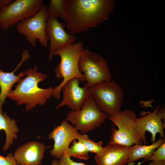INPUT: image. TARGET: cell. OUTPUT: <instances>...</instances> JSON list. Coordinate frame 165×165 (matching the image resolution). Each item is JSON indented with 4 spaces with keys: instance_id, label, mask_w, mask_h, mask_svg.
<instances>
[{
    "instance_id": "1",
    "label": "cell",
    "mask_w": 165,
    "mask_h": 165,
    "mask_svg": "<svg viewBox=\"0 0 165 165\" xmlns=\"http://www.w3.org/2000/svg\"><path fill=\"white\" fill-rule=\"evenodd\" d=\"M114 5L113 0H65V27L74 35L87 31L107 20Z\"/></svg>"
},
{
    "instance_id": "2",
    "label": "cell",
    "mask_w": 165,
    "mask_h": 165,
    "mask_svg": "<svg viewBox=\"0 0 165 165\" xmlns=\"http://www.w3.org/2000/svg\"><path fill=\"white\" fill-rule=\"evenodd\" d=\"M24 72L26 77L18 81L8 97L16 102L17 105L25 104V109L28 111L38 105L45 104L52 96L53 88L42 89L38 86V83L45 80L47 75L38 72L36 65Z\"/></svg>"
},
{
    "instance_id": "3",
    "label": "cell",
    "mask_w": 165,
    "mask_h": 165,
    "mask_svg": "<svg viewBox=\"0 0 165 165\" xmlns=\"http://www.w3.org/2000/svg\"><path fill=\"white\" fill-rule=\"evenodd\" d=\"M84 49L83 42L79 41L58 48L54 52L53 56L58 55L61 58L60 63L55 69L56 76L58 79H63L60 84L53 88L52 96L55 98L60 99L62 87L69 79L76 78L81 82L85 81V77L79 71L78 66L80 56Z\"/></svg>"
},
{
    "instance_id": "4",
    "label": "cell",
    "mask_w": 165,
    "mask_h": 165,
    "mask_svg": "<svg viewBox=\"0 0 165 165\" xmlns=\"http://www.w3.org/2000/svg\"><path fill=\"white\" fill-rule=\"evenodd\" d=\"M137 117L132 109H125L108 117L118 129L112 127L109 142L119 144L128 147L143 143L138 127L135 121Z\"/></svg>"
},
{
    "instance_id": "5",
    "label": "cell",
    "mask_w": 165,
    "mask_h": 165,
    "mask_svg": "<svg viewBox=\"0 0 165 165\" xmlns=\"http://www.w3.org/2000/svg\"><path fill=\"white\" fill-rule=\"evenodd\" d=\"M90 89L94 101L108 117L121 111L124 91L119 83L112 80L103 81Z\"/></svg>"
},
{
    "instance_id": "6",
    "label": "cell",
    "mask_w": 165,
    "mask_h": 165,
    "mask_svg": "<svg viewBox=\"0 0 165 165\" xmlns=\"http://www.w3.org/2000/svg\"><path fill=\"white\" fill-rule=\"evenodd\" d=\"M78 66L85 77V83L90 88L101 82L112 80V75L106 60L101 55L87 49H84L81 54Z\"/></svg>"
},
{
    "instance_id": "7",
    "label": "cell",
    "mask_w": 165,
    "mask_h": 165,
    "mask_svg": "<svg viewBox=\"0 0 165 165\" xmlns=\"http://www.w3.org/2000/svg\"><path fill=\"white\" fill-rule=\"evenodd\" d=\"M108 118L90 95L81 109L78 111L72 110L68 113L65 120L70 122L82 134H85L100 126Z\"/></svg>"
},
{
    "instance_id": "8",
    "label": "cell",
    "mask_w": 165,
    "mask_h": 165,
    "mask_svg": "<svg viewBox=\"0 0 165 165\" xmlns=\"http://www.w3.org/2000/svg\"><path fill=\"white\" fill-rule=\"evenodd\" d=\"M42 0H15L0 9V28L5 31L35 15L44 5Z\"/></svg>"
},
{
    "instance_id": "9",
    "label": "cell",
    "mask_w": 165,
    "mask_h": 165,
    "mask_svg": "<svg viewBox=\"0 0 165 165\" xmlns=\"http://www.w3.org/2000/svg\"><path fill=\"white\" fill-rule=\"evenodd\" d=\"M47 8L46 5H43L35 15L16 25L18 31L24 35L33 47L36 46L37 40L42 46L46 48L48 46L49 40L46 32Z\"/></svg>"
},
{
    "instance_id": "10",
    "label": "cell",
    "mask_w": 165,
    "mask_h": 165,
    "mask_svg": "<svg viewBox=\"0 0 165 165\" xmlns=\"http://www.w3.org/2000/svg\"><path fill=\"white\" fill-rule=\"evenodd\" d=\"M79 80L76 78L71 79L63 86L62 101L56 107L58 109L67 105L72 110L78 111L82 107L90 95V89L85 83L83 87L79 86Z\"/></svg>"
},
{
    "instance_id": "11",
    "label": "cell",
    "mask_w": 165,
    "mask_h": 165,
    "mask_svg": "<svg viewBox=\"0 0 165 165\" xmlns=\"http://www.w3.org/2000/svg\"><path fill=\"white\" fill-rule=\"evenodd\" d=\"M65 26L56 18L47 17L46 32L50 42L49 61L51 60L56 50L73 44L76 39V36L66 31Z\"/></svg>"
},
{
    "instance_id": "12",
    "label": "cell",
    "mask_w": 165,
    "mask_h": 165,
    "mask_svg": "<svg viewBox=\"0 0 165 165\" xmlns=\"http://www.w3.org/2000/svg\"><path fill=\"white\" fill-rule=\"evenodd\" d=\"M78 130L66 120L56 127L48 135V138L54 141L53 148L50 151L52 157L59 159L68 148L71 142L76 139Z\"/></svg>"
},
{
    "instance_id": "13",
    "label": "cell",
    "mask_w": 165,
    "mask_h": 165,
    "mask_svg": "<svg viewBox=\"0 0 165 165\" xmlns=\"http://www.w3.org/2000/svg\"><path fill=\"white\" fill-rule=\"evenodd\" d=\"M165 110L158 105L154 111L140 117H137L135 121L138 124L141 135L143 143L145 145L147 141L145 136L146 131L152 135L151 141L152 143L155 142L156 134L159 133L160 137L165 139L164 130L165 128V123L162 119L165 120Z\"/></svg>"
},
{
    "instance_id": "14",
    "label": "cell",
    "mask_w": 165,
    "mask_h": 165,
    "mask_svg": "<svg viewBox=\"0 0 165 165\" xmlns=\"http://www.w3.org/2000/svg\"><path fill=\"white\" fill-rule=\"evenodd\" d=\"M130 156V147L109 142L94 158L97 165H125Z\"/></svg>"
},
{
    "instance_id": "15",
    "label": "cell",
    "mask_w": 165,
    "mask_h": 165,
    "mask_svg": "<svg viewBox=\"0 0 165 165\" xmlns=\"http://www.w3.org/2000/svg\"><path fill=\"white\" fill-rule=\"evenodd\" d=\"M47 148L42 142L29 141L18 147L13 155L18 165H40Z\"/></svg>"
},
{
    "instance_id": "16",
    "label": "cell",
    "mask_w": 165,
    "mask_h": 165,
    "mask_svg": "<svg viewBox=\"0 0 165 165\" xmlns=\"http://www.w3.org/2000/svg\"><path fill=\"white\" fill-rule=\"evenodd\" d=\"M30 55L27 50H24L22 54L20 61L16 68L11 72H5L0 68V112H2V107L5 102L12 90L13 85L25 76L24 72L20 73L16 75L15 72L21 66L23 63L28 60Z\"/></svg>"
},
{
    "instance_id": "17",
    "label": "cell",
    "mask_w": 165,
    "mask_h": 165,
    "mask_svg": "<svg viewBox=\"0 0 165 165\" xmlns=\"http://www.w3.org/2000/svg\"><path fill=\"white\" fill-rule=\"evenodd\" d=\"M2 130L4 131L6 134L5 143L2 148V150L5 151L17 139V133L19 129L14 119L11 118L6 113L0 112V131Z\"/></svg>"
},
{
    "instance_id": "18",
    "label": "cell",
    "mask_w": 165,
    "mask_h": 165,
    "mask_svg": "<svg viewBox=\"0 0 165 165\" xmlns=\"http://www.w3.org/2000/svg\"><path fill=\"white\" fill-rule=\"evenodd\" d=\"M164 142L165 139L160 137L157 141L149 145L136 144L130 147V156L127 163L132 165L134 161L141 158L145 160Z\"/></svg>"
},
{
    "instance_id": "19",
    "label": "cell",
    "mask_w": 165,
    "mask_h": 165,
    "mask_svg": "<svg viewBox=\"0 0 165 165\" xmlns=\"http://www.w3.org/2000/svg\"><path fill=\"white\" fill-rule=\"evenodd\" d=\"M73 141L72 145L68 148L64 154L80 159L87 160L89 159V152L84 144L76 140Z\"/></svg>"
},
{
    "instance_id": "20",
    "label": "cell",
    "mask_w": 165,
    "mask_h": 165,
    "mask_svg": "<svg viewBox=\"0 0 165 165\" xmlns=\"http://www.w3.org/2000/svg\"><path fill=\"white\" fill-rule=\"evenodd\" d=\"M65 0H51L49 6L47 9V17L57 18L64 16Z\"/></svg>"
},
{
    "instance_id": "21",
    "label": "cell",
    "mask_w": 165,
    "mask_h": 165,
    "mask_svg": "<svg viewBox=\"0 0 165 165\" xmlns=\"http://www.w3.org/2000/svg\"><path fill=\"white\" fill-rule=\"evenodd\" d=\"M76 139L84 144L89 152L98 153L103 147L102 141L95 142L85 134H81L79 133Z\"/></svg>"
},
{
    "instance_id": "22",
    "label": "cell",
    "mask_w": 165,
    "mask_h": 165,
    "mask_svg": "<svg viewBox=\"0 0 165 165\" xmlns=\"http://www.w3.org/2000/svg\"><path fill=\"white\" fill-rule=\"evenodd\" d=\"M149 160L155 161H165V142L159 146L156 151L144 162Z\"/></svg>"
},
{
    "instance_id": "23",
    "label": "cell",
    "mask_w": 165,
    "mask_h": 165,
    "mask_svg": "<svg viewBox=\"0 0 165 165\" xmlns=\"http://www.w3.org/2000/svg\"><path fill=\"white\" fill-rule=\"evenodd\" d=\"M13 155L9 153L6 157L0 155V165H17Z\"/></svg>"
},
{
    "instance_id": "24",
    "label": "cell",
    "mask_w": 165,
    "mask_h": 165,
    "mask_svg": "<svg viewBox=\"0 0 165 165\" xmlns=\"http://www.w3.org/2000/svg\"><path fill=\"white\" fill-rule=\"evenodd\" d=\"M58 162L60 165H89L83 163L75 162L71 159L70 157L64 154L60 158Z\"/></svg>"
},
{
    "instance_id": "25",
    "label": "cell",
    "mask_w": 165,
    "mask_h": 165,
    "mask_svg": "<svg viewBox=\"0 0 165 165\" xmlns=\"http://www.w3.org/2000/svg\"><path fill=\"white\" fill-rule=\"evenodd\" d=\"M13 1V0H0V9L5 7Z\"/></svg>"
},
{
    "instance_id": "26",
    "label": "cell",
    "mask_w": 165,
    "mask_h": 165,
    "mask_svg": "<svg viewBox=\"0 0 165 165\" xmlns=\"http://www.w3.org/2000/svg\"><path fill=\"white\" fill-rule=\"evenodd\" d=\"M149 165H165V161H152L149 163Z\"/></svg>"
},
{
    "instance_id": "27",
    "label": "cell",
    "mask_w": 165,
    "mask_h": 165,
    "mask_svg": "<svg viewBox=\"0 0 165 165\" xmlns=\"http://www.w3.org/2000/svg\"><path fill=\"white\" fill-rule=\"evenodd\" d=\"M51 165H60L58 161L56 159H54L52 161Z\"/></svg>"
}]
</instances>
